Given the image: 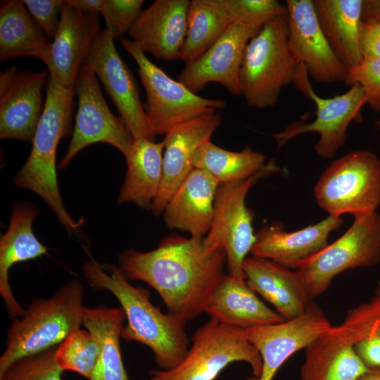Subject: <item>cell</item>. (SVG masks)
<instances>
[{
    "label": "cell",
    "mask_w": 380,
    "mask_h": 380,
    "mask_svg": "<svg viewBox=\"0 0 380 380\" xmlns=\"http://www.w3.org/2000/svg\"><path fill=\"white\" fill-rule=\"evenodd\" d=\"M127 280L142 281L160 296L168 313L186 323L205 312L217 285L225 276L226 255L210 249L203 239L169 236L150 251L127 249L118 258Z\"/></svg>",
    "instance_id": "6da1fadb"
},
{
    "label": "cell",
    "mask_w": 380,
    "mask_h": 380,
    "mask_svg": "<svg viewBox=\"0 0 380 380\" xmlns=\"http://www.w3.org/2000/svg\"><path fill=\"white\" fill-rule=\"evenodd\" d=\"M82 271L91 287L107 290L119 301L127 321L121 331L122 338L148 346L162 370L173 369L182 361L189 348L185 322L163 313L151 303L149 291L132 286L118 267L99 264L90 256Z\"/></svg>",
    "instance_id": "7a4b0ae2"
},
{
    "label": "cell",
    "mask_w": 380,
    "mask_h": 380,
    "mask_svg": "<svg viewBox=\"0 0 380 380\" xmlns=\"http://www.w3.org/2000/svg\"><path fill=\"white\" fill-rule=\"evenodd\" d=\"M75 93V87L65 88L49 75L44 108L30 154L13 179L19 189L38 195L70 233L77 232L84 220L72 218L63 203L58 186L56 156L60 140L72 134Z\"/></svg>",
    "instance_id": "3957f363"
},
{
    "label": "cell",
    "mask_w": 380,
    "mask_h": 380,
    "mask_svg": "<svg viewBox=\"0 0 380 380\" xmlns=\"http://www.w3.org/2000/svg\"><path fill=\"white\" fill-rule=\"evenodd\" d=\"M84 288L78 279L62 286L49 298L33 300L13 318L0 357V376L16 361L54 348L83 322Z\"/></svg>",
    "instance_id": "277c9868"
},
{
    "label": "cell",
    "mask_w": 380,
    "mask_h": 380,
    "mask_svg": "<svg viewBox=\"0 0 380 380\" xmlns=\"http://www.w3.org/2000/svg\"><path fill=\"white\" fill-rule=\"evenodd\" d=\"M298 63L289 44L287 15L265 23L248 42L239 75V89L248 106H274L283 87L293 82Z\"/></svg>",
    "instance_id": "5b68a950"
},
{
    "label": "cell",
    "mask_w": 380,
    "mask_h": 380,
    "mask_svg": "<svg viewBox=\"0 0 380 380\" xmlns=\"http://www.w3.org/2000/svg\"><path fill=\"white\" fill-rule=\"evenodd\" d=\"M120 43L137 64L146 94L144 110L153 138L166 134L177 125L226 107L224 100L201 97L172 79L132 39L122 37Z\"/></svg>",
    "instance_id": "8992f818"
},
{
    "label": "cell",
    "mask_w": 380,
    "mask_h": 380,
    "mask_svg": "<svg viewBox=\"0 0 380 380\" xmlns=\"http://www.w3.org/2000/svg\"><path fill=\"white\" fill-rule=\"evenodd\" d=\"M316 203L329 215L376 212L380 205V158L356 150L334 160L314 186Z\"/></svg>",
    "instance_id": "52a82bcc"
},
{
    "label": "cell",
    "mask_w": 380,
    "mask_h": 380,
    "mask_svg": "<svg viewBox=\"0 0 380 380\" xmlns=\"http://www.w3.org/2000/svg\"><path fill=\"white\" fill-rule=\"evenodd\" d=\"M244 330L210 319L194 333L191 345L177 366L169 370H152L145 380H215L234 362H247L254 377H258L262 367L261 357Z\"/></svg>",
    "instance_id": "ba28073f"
},
{
    "label": "cell",
    "mask_w": 380,
    "mask_h": 380,
    "mask_svg": "<svg viewBox=\"0 0 380 380\" xmlns=\"http://www.w3.org/2000/svg\"><path fill=\"white\" fill-rule=\"evenodd\" d=\"M379 262L380 215L376 211L354 216L350 227L341 237L301 262L296 270L313 300L341 273Z\"/></svg>",
    "instance_id": "9c48e42d"
},
{
    "label": "cell",
    "mask_w": 380,
    "mask_h": 380,
    "mask_svg": "<svg viewBox=\"0 0 380 380\" xmlns=\"http://www.w3.org/2000/svg\"><path fill=\"white\" fill-rule=\"evenodd\" d=\"M275 167L270 163L265 170L248 179L220 184L217 188L213 221L203 243L210 249L223 250L228 275L237 280L246 281L243 263L255 241L253 214L246 205L247 194L261 175Z\"/></svg>",
    "instance_id": "30bf717a"
},
{
    "label": "cell",
    "mask_w": 380,
    "mask_h": 380,
    "mask_svg": "<svg viewBox=\"0 0 380 380\" xmlns=\"http://www.w3.org/2000/svg\"><path fill=\"white\" fill-rule=\"evenodd\" d=\"M292 83L315 103L316 118L310 123L295 122L272 136L281 147L298 135L316 132L319 138L314 147L315 153L323 158H333L346 143L348 125L360 118L362 107L366 103L362 88L355 84L343 94L327 99L319 97L309 82L306 68L301 64L298 65Z\"/></svg>",
    "instance_id": "8fae6325"
},
{
    "label": "cell",
    "mask_w": 380,
    "mask_h": 380,
    "mask_svg": "<svg viewBox=\"0 0 380 380\" xmlns=\"http://www.w3.org/2000/svg\"><path fill=\"white\" fill-rule=\"evenodd\" d=\"M75 91L78 98L77 112L72 138L60 162V168H65L81 150L97 142L112 145L125 157L134 139L122 120L109 109L96 74L86 64L77 75Z\"/></svg>",
    "instance_id": "7c38bea8"
},
{
    "label": "cell",
    "mask_w": 380,
    "mask_h": 380,
    "mask_svg": "<svg viewBox=\"0 0 380 380\" xmlns=\"http://www.w3.org/2000/svg\"><path fill=\"white\" fill-rule=\"evenodd\" d=\"M289 44L298 64L319 83L345 82L348 69L339 61L319 23L313 0H287Z\"/></svg>",
    "instance_id": "4fadbf2b"
},
{
    "label": "cell",
    "mask_w": 380,
    "mask_h": 380,
    "mask_svg": "<svg viewBox=\"0 0 380 380\" xmlns=\"http://www.w3.org/2000/svg\"><path fill=\"white\" fill-rule=\"evenodd\" d=\"M84 64L92 69L103 84L133 139L153 140L135 79L115 49L114 37L106 29L99 35Z\"/></svg>",
    "instance_id": "5bb4252c"
},
{
    "label": "cell",
    "mask_w": 380,
    "mask_h": 380,
    "mask_svg": "<svg viewBox=\"0 0 380 380\" xmlns=\"http://www.w3.org/2000/svg\"><path fill=\"white\" fill-rule=\"evenodd\" d=\"M331 326L322 309L312 301L297 318L244 330L262 360V372L251 380H272L281 366L295 353L305 348Z\"/></svg>",
    "instance_id": "9a60e30c"
},
{
    "label": "cell",
    "mask_w": 380,
    "mask_h": 380,
    "mask_svg": "<svg viewBox=\"0 0 380 380\" xmlns=\"http://www.w3.org/2000/svg\"><path fill=\"white\" fill-rule=\"evenodd\" d=\"M98 14L75 7L65 0L59 24L42 61L49 77L65 88H74L77 75L101 32Z\"/></svg>",
    "instance_id": "2e32d148"
},
{
    "label": "cell",
    "mask_w": 380,
    "mask_h": 380,
    "mask_svg": "<svg viewBox=\"0 0 380 380\" xmlns=\"http://www.w3.org/2000/svg\"><path fill=\"white\" fill-rule=\"evenodd\" d=\"M262 26L232 23L201 56L186 65L177 81L196 94L206 84L216 82L230 94L240 95L239 75L244 51L250 39Z\"/></svg>",
    "instance_id": "e0dca14e"
},
{
    "label": "cell",
    "mask_w": 380,
    "mask_h": 380,
    "mask_svg": "<svg viewBox=\"0 0 380 380\" xmlns=\"http://www.w3.org/2000/svg\"><path fill=\"white\" fill-rule=\"evenodd\" d=\"M46 71H23L11 66L0 74V138L32 143L45 101Z\"/></svg>",
    "instance_id": "ac0fdd59"
},
{
    "label": "cell",
    "mask_w": 380,
    "mask_h": 380,
    "mask_svg": "<svg viewBox=\"0 0 380 380\" xmlns=\"http://www.w3.org/2000/svg\"><path fill=\"white\" fill-rule=\"evenodd\" d=\"M220 122V113H208L177 125L165 134L162 182L151 207L155 215L163 213L175 191L194 168L196 151L210 139Z\"/></svg>",
    "instance_id": "d6986e66"
},
{
    "label": "cell",
    "mask_w": 380,
    "mask_h": 380,
    "mask_svg": "<svg viewBox=\"0 0 380 380\" xmlns=\"http://www.w3.org/2000/svg\"><path fill=\"white\" fill-rule=\"evenodd\" d=\"M189 0H156L142 11L128 34L160 60L179 59L187 30Z\"/></svg>",
    "instance_id": "ffe728a7"
},
{
    "label": "cell",
    "mask_w": 380,
    "mask_h": 380,
    "mask_svg": "<svg viewBox=\"0 0 380 380\" xmlns=\"http://www.w3.org/2000/svg\"><path fill=\"white\" fill-rule=\"evenodd\" d=\"M342 222L341 217L328 215L316 224L292 232H285L277 224L265 227L255 234L251 253L296 269L328 246L329 234L338 229Z\"/></svg>",
    "instance_id": "44dd1931"
},
{
    "label": "cell",
    "mask_w": 380,
    "mask_h": 380,
    "mask_svg": "<svg viewBox=\"0 0 380 380\" xmlns=\"http://www.w3.org/2000/svg\"><path fill=\"white\" fill-rule=\"evenodd\" d=\"M243 271L250 289L271 303L285 320L302 315L313 301L296 270L252 256L245 259Z\"/></svg>",
    "instance_id": "7402d4cb"
},
{
    "label": "cell",
    "mask_w": 380,
    "mask_h": 380,
    "mask_svg": "<svg viewBox=\"0 0 380 380\" xmlns=\"http://www.w3.org/2000/svg\"><path fill=\"white\" fill-rule=\"evenodd\" d=\"M219 184L209 173L194 167L167 203L165 224L189 232L192 238L204 239L213 221Z\"/></svg>",
    "instance_id": "603a6c76"
},
{
    "label": "cell",
    "mask_w": 380,
    "mask_h": 380,
    "mask_svg": "<svg viewBox=\"0 0 380 380\" xmlns=\"http://www.w3.org/2000/svg\"><path fill=\"white\" fill-rule=\"evenodd\" d=\"M38 213L37 207L32 203L15 205L7 230L0 239V294L12 318L21 316L25 310L16 300L11 289L8 279L11 268L17 263L47 253V248L38 240L32 230Z\"/></svg>",
    "instance_id": "cb8c5ba5"
},
{
    "label": "cell",
    "mask_w": 380,
    "mask_h": 380,
    "mask_svg": "<svg viewBox=\"0 0 380 380\" xmlns=\"http://www.w3.org/2000/svg\"><path fill=\"white\" fill-rule=\"evenodd\" d=\"M368 369L340 325H331L305 348L300 379L356 380Z\"/></svg>",
    "instance_id": "d4e9b609"
},
{
    "label": "cell",
    "mask_w": 380,
    "mask_h": 380,
    "mask_svg": "<svg viewBox=\"0 0 380 380\" xmlns=\"http://www.w3.org/2000/svg\"><path fill=\"white\" fill-rule=\"evenodd\" d=\"M204 312L220 324L241 329L285 321L258 297L246 281L237 280L228 274L213 291Z\"/></svg>",
    "instance_id": "484cf974"
},
{
    "label": "cell",
    "mask_w": 380,
    "mask_h": 380,
    "mask_svg": "<svg viewBox=\"0 0 380 380\" xmlns=\"http://www.w3.org/2000/svg\"><path fill=\"white\" fill-rule=\"evenodd\" d=\"M363 0H313L317 17L334 53L348 69L362 61L360 26Z\"/></svg>",
    "instance_id": "4316f807"
},
{
    "label": "cell",
    "mask_w": 380,
    "mask_h": 380,
    "mask_svg": "<svg viewBox=\"0 0 380 380\" xmlns=\"http://www.w3.org/2000/svg\"><path fill=\"white\" fill-rule=\"evenodd\" d=\"M163 151V141L155 143L144 137L134 139L125 156L127 172L118 198L119 204L134 203L151 210L162 182Z\"/></svg>",
    "instance_id": "83f0119b"
},
{
    "label": "cell",
    "mask_w": 380,
    "mask_h": 380,
    "mask_svg": "<svg viewBox=\"0 0 380 380\" xmlns=\"http://www.w3.org/2000/svg\"><path fill=\"white\" fill-rule=\"evenodd\" d=\"M125 319L121 308H84L82 325L101 345V355L90 380H129L120 346Z\"/></svg>",
    "instance_id": "f1b7e54d"
},
{
    "label": "cell",
    "mask_w": 380,
    "mask_h": 380,
    "mask_svg": "<svg viewBox=\"0 0 380 380\" xmlns=\"http://www.w3.org/2000/svg\"><path fill=\"white\" fill-rule=\"evenodd\" d=\"M50 42L25 8L24 1H1L0 61L22 56L43 60Z\"/></svg>",
    "instance_id": "f546056e"
},
{
    "label": "cell",
    "mask_w": 380,
    "mask_h": 380,
    "mask_svg": "<svg viewBox=\"0 0 380 380\" xmlns=\"http://www.w3.org/2000/svg\"><path fill=\"white\" fill-rule=\"evenodd\" d=\"M234 23L224 0H191L179 59L189 64L201 56Z\"/></svg>",
    "instance_id": "4dcf8cb0"
},
{
    "label": "cell",
    "mask_w": 380,
    "mask_h": 380,
    "mask_svg": "<svg viewBox=\"0 0 380 380\" xmlns=\"http://www.w3.org/2000/svg\"><path fill=\"white\" fill-rule=\"evenodd\" d=\"M266 158L246 146L240 152L222 148L210 139L205 141L195 153L194 165L203 170L220 184L248 179L266 169Z\"/></svg>",
    "instance_id": "1f68e13d"
},
{
    "label": "cell",
    "mask_w": 380,
    "mask_h": 380,
    "mask_svg": "<svg viewBox=\"0 0 380 380\" xmlns=\"http://www.w3.org/2000/svg\"><path fill=\"white\" fill-rule=\"evenodd\" d=\"M368 369H380V297L348 311L339 324Z\"/></svg>",
    "instance_id": "d6a6232c"
},
{
    "label": "cell",
    "mask_w": 380,
    "mask_h": 380,
    "mask_svg": "<svg viewBox=\"0 0 380 380\" xmlns=\"http://www.w3.org/2000/svg\"><path fill=\"white\" fill-rule=\"evenodd\" d=\"M101 351L100 341L88 330L78 329L58 345L54 358L63 371L77 372L90 380Z\"/></svg>",
    "instance_id": "836d02e7"
},
{
    "label": "cell",
    "mask_w": 380,
    "mask_h": 380,
    "mask_svg": "<svg viewBox=\"0 0 380 380\" xmlns=\"http://www.w3.org/2000/svg\"><path fill=\"white\" fill-rule=\"evenodd\" d=\"M55 347L37 355L22 358L0 376V380H63V369L54 358Z\"/></svg>",
    "instance_id": "e575fe53"
},
{
    "label": "cell",
    "mask_w": 380,
    "mask_h": 380,
    "mask_svg": "<svg viewBox=\"0 0 380 380\" xmlns=\"http://www.w3.org/2000/svg\"><path fill=\"white\" fill-rule=\"evenodd\" d=\"M224 3L234 23L262 26L287 15L286 6L277 0H224Z\"/></svg>",
    "instance_id": "d590c367"
},
{
    "label": "cell",
    "mask_w": 380,
    "mask_h": 380,
    "mask_svg": "<svg viewBox=\"0 0 380 380\" xmlns=\"http://www.w3.org/2000/svg\"><path fill=\"white\" fill-rule=\"evenodd\" d=\"M143 0H103L100 11L106 30L115 38L122 37L135 23L141 13Z\"/></svg>",
    "instance_id": "8d00e7d4"
},
{
    "label": "cell",
    "mask_w": 380,
    "mask_h": 380,
    "mask_svg": "<svg viewBox=\"0 0 380 380\" xmlns=\"http://www.w3.org/2000/svg\"><path fill=\"white\" fill-rule=\"evenodd\" d=\"M345 83L359 84L363 89L366 103L380 111V58L362 59L355 67L348 70Z\"/></svg>",
    "instance_id": "74e56055"
},
{
    "label": "cell",
    "mask_w": 380,
    "mask_h": 380,
    "mask_svg": "<svg viewBox=\"0 0 380 380\" xmlns=\"http://www.w3.org/2000/svg\"><path fill=\"white\" fill-rule=\"evenodd\" d=\"M65 1L25 0L24 3L30 15L43 33L53 39Z\"/></svg>",
    "instance_id": "f35d334b"
},
{
    "label": "cell",
    "mask_w": 380,
    "mask_h": 380,
    "mask_svg": "<svg viewBox=\"0 0 380 380\" xmlns=\"http://www.w3.org/2000/svg\"><path fill=\"white\" fill-rule=\"evenodd\" d=\"M360 46L363 59L380 58V20H362Z\"/></svg>",
    "instance_id": "ab89813d"
},
{
    "label": "cell",
    "mask_w": 380,
    "mask_h": 380,
    "mask_svg": "<svg viewBox=\"0 0 380 380\" xmlns=\"http://www.w3.org/2000/svg\"><path fill=\"white\" fill-rule=\"evenodd\" d=\"M362 20H380V0H363Z\"/></svg>",
    "instance_id": "60d3db41"
},
{
    "label": "cell",
    "mask_w": 380,
    "mask_h": 380,
    "mask_svg": "<svg viewBox=\"0 0 380 380\" xmlns=\"http://www.w3.org/2000/svg\"><path fill=\"white\" fill-rule=\"evenodd\" d=\"M103 0H67L70 5L81 10L100 13Z\"/></svg>",
    "instance_id": "b9f144b4"
},
{
    "label": "cell",
    "mask_w": 380,
    "mask_h": 380,
    "mask_svg": "<svg viewBox=\"0 0 380 380\" xmlns=\"http://www.w3.org/2000/svg\"><path fill=\"white\" fill-rule=\"evenodd\" d=\"M356 380H380V369H369Z\"/></svg>",
    "instance_id": "7bdbcfd3"
},
{
    "label": "cell",
    "mask_w": 380,
    "mask_h": 380,
    "mask_svg": "<svg viewBox=\"0 0 380 380\" xmlns=\"http://www.w3.org/2000/svg\"><path fill=\"white\" fill-rule=\"evenodd\" d=\"M375 296L380 297V281L377 283L376 289L375 290Z\"/></svg>",
    "instance_id": "ee69618b"
},
{
    "label": "cell",
    "mask_w": 380,
    "mask_h": 380,
    "mask_svg": "<svg viewBox=\"0 0 380 380\" xmlns=\"http://www.w3.org/2000/svg\"><path fill=\"white\" fill-rule=\"evenodd\" d=\"M376 125L378 129L380 130V118H379V120H376Z\"/></svg>",
    "instance_id": "f6af8a7d"
}]
</instances>
